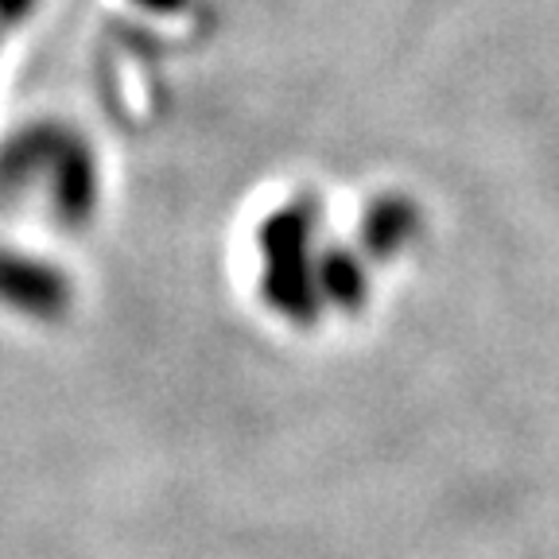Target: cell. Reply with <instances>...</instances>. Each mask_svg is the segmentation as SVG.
I'll return each mask as SVG.
<instances>
[{
	"instance_id": "1",
	"label": "cell",
	"mask_w": 559,
	"mask_h": 559,
	"mask_svg": "<svg viewBox=\"0 0 559 559\" xmlns=\"http://www.w3.org/2000/svg\"><path fill=\"white\" fill-rule=\"evenodd\" d=\"M32 9V0H0V12L4 16H20V12H27Z\"/></svg>"
}]
</instances>
